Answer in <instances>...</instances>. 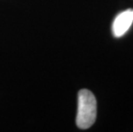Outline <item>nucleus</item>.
Masks as SVG:
<instances>
[{
    "mask_svg": "<svg viewBox=\"0 0 133 132\" xmlns=\"http://www.w3.org/2000/svg\"><path fill=\"white\" fill-rule=\"evenodd\" d=\"M133 22V9H128L120 12L112 22V33L115 37L119 38L131 27Z\"/></svg>",
    "mask_w": 133,
    "mask_h": 132,
    "instance_id": "2",
    "label": "nucleus"
},
{
    "mask_svg": "<svg viewBox=\"0 0 133 132\" xmlns=\"http://www.w3.org/2000/svg\"><path fill=\"white\" fill-rule=\"evenodd\" d=\"M97 114V103L95 95L88 89L78 92V106L76 123L79 129L86 130L94 124Z\"/></svg>",
    "mask_w": 133,
    "mask_h": 132,
    "instance_id": "1",
    "label": "nucleus"
}]
</instances>
